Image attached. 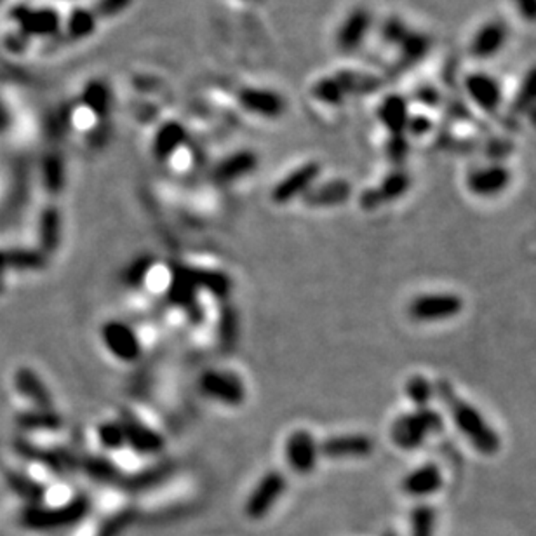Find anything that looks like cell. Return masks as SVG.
Segmentation results:
<instances>
[{
	"instance_id": "cell-46",
	"label": "cell",
	"mask_w": 536,
	"mask_h": 536,
	"mask_svg": "<svg viewBox=\"0 0 536 536\" xmlns=\"http://www.w3.org/2000/svg\"><path fill=\"white\" fill-rule=\"evenodd\" d=\"M410 30L412 28L406 25V21L402 20V18L391 16L382 25V39L385 44L397 47L401 42L404 41V37L408 35Z\"/></svg>"
},
{
	"instance_id": "cell-31",
	"label": "cell",
	"mask_w": 536,
	"mask_h": 536,
	"mask_svg": "<svg viewBox=\"0 0 536 536\" xmlns=\"http://www.w3.org/2000/svg\"><path fill=\"white\" fill-rule=\"evenodd\" d=\"M216 331H218L220 349L223 352L233 351L237 345V340H239L241 328H239V312L228 302L220 307Z\"/></svg>"
},
{
	"instance_id": "cell-44",
	"label": "cell",
	"mask_w": 536,
	"mask_h": 536,
	"mask_svg": "<svg viewBox=\"0 0 536 536\" xmlns=\"http://www.w3.org/2000/svg\"><path fill=\"white\" fill-rule=\"evenodd\" d=\"M432 383L423 378V376H412L406 382V393L410 397L412 404H416L418 408H429V402L433 397Z\"/></svg>"
},
{
	"instance_id": "cell-53",
	"label": "cell",
	"mask_w": 536,
	"mask_h": 536,
	"mask_svg": "<svg viewBox=\"0 0 536 536\" xmlns=\"http://www.w3.org/2000/svg\"><path fill=\"white\" fill-rule=\"evenodd\" d=\"M7 272V265H5V258H4V249H0V293L4 291V275Z\"/></svg>"
},
{
	"instance_id": "cell-7",
	"label": "cell",
	"mask_w": 536,
	"mask_h": 536,
	"mask_svg": "<svg viewBox=\"0 0 536 536\" xmlns=\"http://www.w3.org/2000/svg\"><path fill=\"white\" fill-rule=\"evenodd\" d=\"M288 488V481L284 474L272 471L262 477V481L256 484L253 493L246 500L244 512L251 521H258L262 517L267 516L275 505V501L283 496Z\"/></svg>"
},
{
	"instance_id": "cell-42",
	"label": "cell",
	"mask_w": 536,
	"mask_h": 536,
	"mask_svg": "<svg viewBox=\"0 0 536 536\" xmlns=\"http://www.w3.org/2000/svg\"><path fill=\"white\" fill-rule=\"evenodd\" d=\"M410 184H412V180H410L408 173H404V171H393V173H391L382 182V185L376 186V192L380 195L382 204L391 203V201L399 199L401 195H404L408 192V188H410Z\"/></svg>"
},
{
	"instance_id": "cell-48",
	"label": "cell",
	"mask_w": 536,
	"mask_h": 536,
	"mask_svg": "<svg viewBox=\"0 0 536 536\" xmlns=\"http://www.w3.org/2000/svg\"><path fill=\"white\" fill-rule=\"evenodd\" d=\"M389 157L393 163H401L408 155V144L404 140V134L399 136H391V142L387 144Z\"/></svg>"
},
{
	"instance_id": "cell-4",
	"label": "cell",
	"mask_w": 536,
	"mask_h": 536,
	"mask_svg": "<svg viewBox=\"0 0 536 536\" xmlns=\"http://www.w3.org/2000/svg\"><path fill=\"white\" fill-rule=\"evenodd\" d=\"M15 450L21 458L35 462L56 475H68L81 471V458L70 448H44L26 439L15 441Z\"/></svg>"
},
{
	"instance_id": "cell-40",
	"label": "cell",
	"mask_w": 536,
	"mask_h": 536,
	"mask_svg": "<svg viewBox=\"0 0 536 536\" xmlns=\"http://www.w3.org/2000/svg\"><path fill=\"white\" fill-rule=\"evenodd\" d=\"M154 265L155 258L152 254H140L123 272V284L129 289L142 288Z\"/></svg>"
},
{
	"instance_id": "cell-18",
	"label": "cell",
	"mask_w": 536,
	"mask_h": 536,
	"mask_svg": "<svg viewBox=\"0 0 536 536\" xmlns=\"http://www.w3.org/2000/svg\"><path fill=\"white\" fill-rule=\"evenodd\" d=\"M511 169L503 164L477 167L467 176V186L477 197H495L511 185Z\"/></svg>"
},
{
	"instance_id": "cell-14",
	"label": "cell",
	"mask_w": 536,
	"mask_h": 536,
	"mask_svg": "<svg viewBox=\"0 0 536 536\" xmlns=\"http://www.w3.org/2000/svg\"><path fill=\"white\" fill-rule=\"evenodd\" d=\"M197 268L185 263H171V281L165 291V298L173 307L190 309L199 302V286L195 277Z\"/></svg>"
},
{
	"instance_id": "cell-22",
	"label": "cell",
	"mask_w": 536,
	"mask_h": 536,
	"mask_svg": "<svg viewBox=\"0 0 536 536\" xmlns=\"http://www.w3.org/2000/svg\"><path fill=\"white\" fill-rule=\"evenodd\" d=\"M15 389L26 399L30 401L35 408L41 410H49L53 408L55 401H53V393L47 389V385L44 383L41 376L34 372L32 368L21 366L15 372Z\"/></svg>"
},
{
	"instance_id": "cell-11",
	"label": "cell",
	"mask_w": 536,
	"mask_h": 536,
	"mask_svg": "<svg viewBox=\"0 0 536 536\" xmlns=\"http://www.w3.org/2000/svg\"><path fill=\"white\" fill-rule=\"evenodd\" d=\"M321 174V164L312 161L291 171L286 178H283L272 190V201L275 204H289L296 197H303Z\"/></svg>"
},
{
	"instance_id": "cell-41",
	"label": "cell",
	"mask_w": 536,
	"mask_h": 536,
	"mask_svg": "<svg viewBox=\"0 0 536 536\" xmlns=\"http://www.w3.org/2000/svg\"><path fill=\"white\" fill-rule=\"evenodd\" d=\"M136 517H138L136 509L124 507V509H121V511H117V512L106 517L104 522L98 526L94 536H119L124 531L125 528H129L134 522Z\"/></svg>"
},
{
	"instance_id": "cell-15",
	"label": "cell",
	"mask_w": 536,
	"mask_h": 536,
	"mask_svg": "<svg viewBox=\"0 0 536 536\" xmlns=\"http://www.w3.org/2000/svg\"><path fill=\"white\" fill-rule=\"evenodd\" d=\"M286 458L289 467L296 474H310L317 467L319 444L309 431H296L289 435L286 442Z\"/></svg>"
},
{
	"instance_id": "cell-20",
	"label": "cell",
	"mask_w": 536,
	"mask_h": 536,
	"mask_svg": "<svg viewBox=\"0 0 536 536\" xmlns=\"http://www.w3.org/2000/svg\"><path fill=\"white\" fill-rule=\"evenodd\" d=\"M174 471H176L174 462L165 460V462H161V463L144 469V471H138L133 474H123L115 488L123 490L125 493H144L152 488L161 486L171 475L174 474Z\"/></svg>"
},
{
	"instance_id": "cell-34",
	"label": "cell",
	"mask_w": 536,
	"mask_h": 536,
	"mask_svg": "<svg viewBox=\"0 0 536 536\" xmlns=\"http://www.w3.org/2000/svg\"><path fill=\"white\" fill-rule=\"evenodd\" d=\"M195 277H197L199 291L211 293L214 298H218L222 302H227L232 291H233V281H232V277L228 275L227 272L197 268Z\"/></svg>"
},
{
	"instance_id": "cell-24",
	"label": "cell",
	"mask_w": 536,
	"mask_h": 536,
	"mask_svg": "<svg viewBox=\"0 0 536 536\" xmlns=\"http://www.w3.org/2000/svg\"><path fill=\"white\" fill-rule=\"evenodd\" d=\"M410 106L401 94L387 96L378 106V119L383 127L391 133V136L406 134L410 123Z\"/></svg>"
},
{
	"instance_id": "cell-49",
	"label": "cell",
	"mask_w": 536,
	"mask_h": 536,
	"mask_svg": "<svg viewBox=\"0 0 536 536\" xmlns=\"http://www.w3.org/2000/svg\"><path fill=\"white\" fill-rule=\"evenodd\" d=\"M512 4L521 20L536 25V0H512Z\"/></svg>"
},
{
	"instance_id": "cell-45",
	"label": "cell",
	"mask_w": 536,
	"mask_h": 536,
	"mask_svg": "<svg viewBox=\"0 0 536 536\" xmlns=\"http://www.w3.org/2000/svg\"><path fill=\"white\" fill-rule=\"evenodd\" d=\"M435 511L431 505H418L412 512V536H433Z\"/></svg>"
},
{
	"instance_id": "cell-21",
	"label": "cell",
	"mask_w": 536,
	"mask_h": 536,
	"mask_svg": "<svg viewBox=\"0 0 536 536\" xmlns=\"http://www.w3.org/2000/svg\"><path fill=\"white\" fill-rule=\"evenodd\" d=\"M260 164V157L253 150H239L230 154L223 161H220L213 169V178L218 184H232L235 180L246 178L254 173Z\"/></svg>"
},
{
	"instance_id": "cell-29",
	"label": "cell",
	"mask_w": 536,
	"mask_h": 536,
	"mask_svg": "<svg viewBox=\"0 0 536 536\" xmlns=\"http://www.w3.org/2000/svg\"><path fill=\"white\" fill-rule=\"evenodd\" d=\"M62 233V211L55 206L44 207L39 218V244L42 253L51 254L60 248Z\"/></svg>"
},
{
	"instance_id": "cell-38",
	"label": "cell",
	"mask_w": 536,
	"mask_h": 536,
	"mask_svg": "<svg viewBox=\"0 0 536 536\" xmlns=\"http://www.w3.org/2000/svg\"><path fill=\"white\" fill-rule=\"evenodd\" d=\"M312 96L323 104L342 106V104H345L349 93L338 81V77L333 75V77H323V79H319L317 83L313 84L312 85Z\"/></svg>"
},
{
	"instance_id": "cell-33",
	"label": "cell",
	"mask_w": 536,
	"mask_h": 536,
	"mask_svg": "<svg viewBox=\"0 0 536 536\" xmlns=\"http://www.w3.org/2000/svg\"><path fill=\"white\" fill-rule=\"evenodd\" d=\"M5 481H7V486L11 488V491L23 498L25 501H28L30 505H41L42 501L45 500L47 488L30 475L13 471V472H7Z\"/></svg>"
},
{
	"instance_id": "cell-19",
	"label": "cell",
	"mask_w": 536,
	"mask_h": 536,
	"mask_svg": "<svg viewBox=\"0 0 536 536\" xmlns=\"http://www.w3.org/2000/svg\"><path fill=\"white\" fill-rule=\"evenodd\" d=\"M374 452V442L370 435H331L321 446L319 453L328 458H366Z\"/></svg>"
},
{
	"instance_id": "cell-10",
	"label": "cell",
	"mask_w": 536,
	"mask_h": 536,
	"mask_svg": "<svg viewBox=\"0 0 536 536\" xmlns=\"http://www.w3.org/2000/svg\"><path fill=\"white\" fill-rule=\"evenodd\" d=\"M237 102L249 114L268 121L281 119L288 110L284 96L265 87H243L237 94Z\"/></svg>"
},
{
	"instance_id": "cell-50",
	"label": "cell",
	"mask_w": 536,
	"mask_h": 536,
	"mask_svg": "<svg viewBox=\"0 0 536 536\" xmlns=\"http://www.w3.org/2000/svg\"><path fill=\"white\" fill-rule=\"evenodd\" d=\"M431 129H432V121L429 117H425V115H412L406 133H412L414 136H423Z\"/></svg>"
},
{
	"instance_id": "cell-30",
	"label": "cell",
	"mask_w": 536,
	"mask_h": 536,
	"mask_svg": "<svg viewBox=\"0 0 536 536\" xmlns=\"http://www.w3.org/2000/svg\"><path fill=\"white\" fill-rule=\"evenodd\" d=\"M98 23H100V20H98V16L94 15L93 9L77 7L68 15V18L65 21L66 37L70 41H85L96 32Z\"/></svg>"
},
{
	"instance_id": "cell-5",
	"label": "cell",
	"mask_w": 536,
	"mask_h": 536,
	"mask_svg": "<svg viewBox=\"0 0 536 536\" xmlns=\"http://www.w3.org/2000/svg\"><path fill=\"white\" fill-rule=\"evenodd\" d=\"M199 389L209 399L227 406H241L246 401V387L233 372L209 370L201 374Z\"/></svg>"
},
{
	"instance_id": "cell-32",
	"label": "cell",
	"mask_w": 536,
	"mask_h": 536,
	"mask_svg": "<svg viewBox=\"0 0 536 536\" xmlns=\"http://www.w3.org/2000/svg\"><path fill=\"white\" fill-rule=\"evenodd\" d=\"M16 423L23 431H45V432H53V431H60L63 427L62 414L55 412L53 408L49 410H30V412H20L16 416Z\"/></svg>"
},
{
	"instance_id": "cell-13",
	"label": "cell",
	"mask_w": 536,
	"mask_h": 536,
	"mask_svg": "<svg viewBox=\"0 0 536 536\" xmlns=\"http://www.w3.org/2000/svg\"><path fill=\"white\" fill-rule=\"evenodd\" d=\"M509 34L511 32L505 21H486L475 30L469 51L475 60H491L505 49Z\"/></svg>"
},
{
	"instance_id": "cell-56",
	"label": "cell",
	"mask_w": 536,
	"mask_h": 536,
	"mask_svg": "<svg viewBox=\"0 0 536 536\" xmlns=\"http://www.w3.org/2000/svg\"><path fill=\"white\" fill-rule=\"evenodd\" d=\"M243 2H253V0H243Z\"/></svg>"
},
{
	"instance_id": "cell-28",
	"label": "cell",
	"mask_w": 536,
	"mask_h": 536,
	"mask_svg": "<svg viewBox=\"0 0 536 536\" xmlns=\"http://www.w3.org/2000/svg\"><path fill=\"white\" fill-rule=\"evenodd\" d=\"M81 471L91 481L104 486H117L123 477L121 467L104 454H87L81 458Z\"/></svg>"
},
{
	"instance_id": "cell-2",
	"label": "cell",
	"mask_w": 536,
	"mask_h": 536,
	"mask_svg": "<svg viewBox=\"0 0 536 536\" xmlns=\"http://www.w3.org/2000/svg\"><path fill=\"white\" fill-rule=\"evenodd\" d=\"M91 512V500L89 496L77 495L66 503L58 507H47V505H28L21 512L20 522L32 531H51V530H62L66 526H74L81 522L84 517Z\"/></svg>"
},
{
	"instance_id": "cell-43",
	"label": "cell",
	"mask_w": 536,
	"mask_h": 536,
	"mask_svg": "<svg viewBox=\"0 0 536 536\" xmlns=\"http://www.w3.org/2000/svg\"><path fill=\"white\" fill-rule=\"evenodd\" d=\"M96 433H98V442L102 444L104 450L117 452L125 446L124 431H123V425L119 420L100 423Z\"/></svg>"
},
{
	"instance_id": "cell-55",
	"label": "cell",
	"mask_w": 536,
	"mask_h": 536,
	"mask_svg": "<svg viewBox=\"0 0 536 536\" xmlns=\"http://www.w3.org/2000/svg\"><path fill=\"white\" fill-rule=\"evenodd\" d=\"M383 536H397L395 535V533H393V531H387V533H385V535Z\"/></svg>"
},
{
	"instance_id": "cell-47",
	"label": "cell",
	"mask_w": 536,
	"mask_h": 536,
	"mask_svg": "<svg viewBox=\"0 0 536 536\" xmlns=\"http://www.w3.org/2000/svg\"><path fill=\"white\" fill-rule=\"evenodd\" d=\"M133 5V0H98L94 4V15L98 20H110L123 15Z\"/></svg>"
},
{
	"instance_id": "cell-26",
	"label": "cell",
	"mask_w": 536,
	"mask_h": 536,
	"mask_svg": "<svg viewBox=\"0 0 536 536\" xmlns=\"http://www.w3.org/2000/svg\"><path fill=\"white\" fill-rule=\"evenodd\" d=\"M352 195V186L345 180H331L323 185L312 186L303 195V203L310 207H333L345 204Z\"/></svg>"
},
{
	"instance_id": "cell-27",
	"label": "cell",
	"mask_w": 536,
	"mask_h": 536,
	"mask_svg": "<svg viewBox=\"0 0 536 536\" xmlns=\"http://www.w3.org/2000/svg\"><path fill=\"white\" fill-rule=\"evenodd\" d=\"M112 91L108 87V84L100 81V79H93L84 85L83 94H81V104L84 110L102 121L106 119L112 112Z\"/></svg>"
},
{
	"instance_id": "cell-16",
	"label": "cell",
	"mask_w": 536,
	"mask_h": 536,
	"mask_svg": "<svg viewBox=\"0 0 536 536\" xmlns=\"http://www.w3.org/2000/svg\"><path fill=\"white\" fill-rule=\"evenodd\" d=\"M15 18L20 23L21 34L26 37H53L62 28V18L55 9L18 7Z\"/></svg>"
},
{
	"instance_id": "cell-1",
	"label": "cell",
	"mask_w": 536,
	"mask_h": 536,
	"mask_svg": "<svg viewBox=\"0 0 536 536\" xmlns=\"http://www.w3.org/2000/svg\"><path fill=\"white\" fill-rule=\"evenodd\" d=\"M435 391L442 404L453 418L454 425L463 433L469 442L474 446L479 453L495 454L500 450V437L491 429V425L484 420V416L475 410L472 404L463 401L454 392L450 382L441 380L435 385Z\"/></svg>"
},
{
	"instance_id": "cell-6",
	"label": "cell",
	"mask_w": 536,
	"mask_h": 536,
	"mask_svg": "<svg viewBox=\"0 0 536 536\" xmlns=\"http://www.w3.org/2000/svg\"><path fill=\"white\" fill-rule=\"evenodd\" d=\"M463 309L460 296L452 293H433L414 298L410 305V315L418 323H435L453 319Z\"/></svg>"
},
{
	"instance_id": "cell-54",
	"label": "cell",
	"mask_w": 536,
	"mask_h": 536,
	"mask_svg": "<svg viewBox=\"0 0 536 536\" xmlns=\"http://www.w3.org/2000/svg\"><path fill=\"white\" fill-rule=\"evenodd\" d=\"M528 117H530V123L536 127V106L531 112H530V114H528Z\"/></svg>"
},
{
	"instance_id": "cell-39",
	"label": "cell",
	"mask_w": 536,
	"mask_h": 536,
	"mask_svg": "<svg viewBox=\"0 0 536 536\" xmlns=\"http://www.w3.org/2000/svg\"><path fill=\"white\" fill-rule=\"evenodd\" d=\"M432 41L429 35H425L423 32H414L410 30L408 35L404 37V41L397 45L401 60L404 63L420 62L429 51H431Z\"/></svg>"
},
{
	"instance_id": "cell-8",
	"label": "cell",
	"mask_w": 536,
	"mask_h": 536,
	"mask_svg": "<svg viewBox=\"0 0 536 536\" xmlns=\"http://www.w3.org/2000/svg\"><path fill=\"white\" fill-rule=\"evenodd\" d=\"M104 347L114 357L124 362H134L142 357L144 347L136 331L123 321H108L102 328Z\"/></svg>"
},
{
	"instance_id": "cell-9",
	"label": "cell",
	"mask_w": 536,
	"mask_h": 536,
	"mask_svg": "<svg viewBox=\"0 0 536 536\" xmlns=\"http://www.w3.org/2000/svg\"><path fill=\"white\" fill-rule=\"evenodd\" d=\"M124 431L125 446L140 456H152L164 452L165 441L163 433L150 429L133 412H123L119 418Z\"/></svg>"
},
{
	"instance_id": "cell-35",
	"label": "cell",
	"mask_w": 536,
	"mask_h": 536,
	"mask_svg": "<svg viewBox=\"0 0 536 536\" xmlns=\"http://www.w3.org/2000/svg\"><path fill=\"white\" fill-rule=\"evenodd\" d=\"M7 270L15 268L20 272H37L47 267V254L41 249L11 248L4 249Z\"/></svg>"
},
{
	"instance_id": "cell-23",
	"label": "cell",
	"mask_w": 536,
	"mask_h": 536,
	"mask_svg": "<svg viewBox=\"0 0 536 536\" xmlns=\"http://www.w3.org/2000/svg\"><path fill=\"white\" fill-rule=\"evenodd\" d=\"M188 140L185 125L178 121H167L159 125L154 140H152V154L157 161L171 159L180 148H184Z\"/></svg>"
},
{
	"instance_id": "cell-37",
	"label": "cell",
	"mask_w": 536,
	"mask_h": 536,
	"mask_svg": "<svg viewBox=\"0 0 536 536\" xmlns=\"http://www.w3.org/2000/svg\"><path fill=\"white\" fill-rule=\"evenodd\" d=\"M42 182L51 195H60L65 188L66 174L60 154L45 155L42 161Z\"/></svg>"
},
{
	"instance_id": "cell-36",
	"label": "cell",
	"mask_w": 536,
	"mask_h": 536,
	"mask_svg": "<svg viewBox=\"0 0 536 536\" xmlns=\"http://www.w3.org/2000/svg\"><path fill=\"white\" fill-rule=\"evenodd\" d=\"M536 106V65L530 66L522 81L517 87L516 96L512 102V114L528 115Z\"/></svg>"
},
{
	"instance_id": "cell-25",
	"label": "cell",
	"mask_w": 536,
	"mask_h": 536,
	"mask_svg": "<svg viewBox=\"0 0 536 536\" xmlns=\"http://www.w3.org/2000/svg\"><path fill=\"white\" fill-rule=\"evenodd\" d=\"M442 488V474L437 465L427 463L418 467L402 481V491L414 498H423L437 493Z\"/></svg>"
},
{
	"instance_id": "cell-52",
	"label": "cell",
	"mask_w": 536,
	"mask_h": 536,
	"mask_svg": "<svg viewBox=\"0 0 536 536\" xmlns=\"http://www.w3.org/2000/svg\"><path fill=\"white\" fill-rule=\"evenodd\" d=\"M185 313L192 324H201L204 321V307L201 305V302H197L195 305L186 309Z\"/></svg>"
},
{
	"instance_id": "cell-51",
	"label": "cell",
	"mask_w": 536,
	"mask_h": 536,
	"mask_svg": "<svg viewBox=\"0 0 536 536\" xmlns=\"http://www.w3.org/2000/svg\"><path fill=\"white\" fill-rule=\"evenodd\" d=\"M359 203H361V207H364V209H376V207L382 206V201H380V195H378L376 188H370V190L362 192Z\"/></svg>"
},
{
	"instance_id": "cell-3",
	"label": "cell",
	"mask_w": 536,
	"mask_h": 536,
	"mask_svg": "<svg viewBox=\"0 0 536 536\" xmlns=\"http://www.w3.org/2000/svg\"><path fill=\"white\" fill-rule=\"evenodd\" d=\"M442 416L431 408H420L418 412L402 414L393 422L391 437L401 450L412 452L420 448L431 433L442 431Z\"/></svg>"
},
{
	"instance_id": "cell-17",
	"label": "cell",
	"mask_w": 536,
	"mask_h": 536,
	"mask_svg": "<svg viewBox=\"0 0 536 536\" xmlns=\"http://www.w3.org/2000/svg\"><path fill=\"white\" fill-rule=\"evenodd\" d=\"M465 93L472 100L475 106H479L486 114H493L501 104V85L493 75L484 72L469 74L463 81Z\"/></svg>"
},
{
	"instance_id": "cell-12",
	"label": "cell",
	"mask_w": 536,
	"mask_h": 536,
	"mask_svg": "<svg viewBox=\"0 0 536 536\" xmlns=\"http://www.w3.org/2000/svg\"><path fill=\"white\" fill-rule=\"evenodd\" d=\"M372 26V11L364 5L353 7L351 13L342 21L336 32V45L342 53L351 55L355 53L370 35Z\"/></svg>"
}]
</instances>
